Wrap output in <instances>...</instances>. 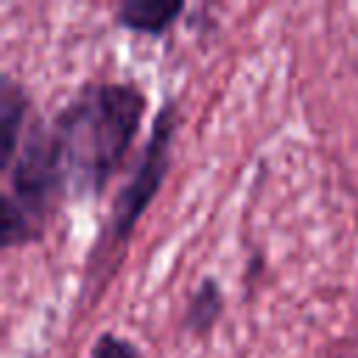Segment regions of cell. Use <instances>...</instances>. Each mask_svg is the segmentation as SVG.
I'll return each mask as SVG.
<instances>
[{"label":"cell","mask_w":358,"mask_h":358,"mask_svg":"<svg viewBox=\"0 0 358 358\" xmlns=\"http://www.w3.org/2000/svg\"><path fill=\"white\" fill-rule=\"evenodd\" d=\"M148 98L134 81L84 84L48 123L67 190L73 199H95L126 159Z\"/></svg>","instance_id":"obj_1"},{"label":"cell","mask_w":358,"mask_h":358,"mask_svg":"<svg viewBox=\"0 0 358 358\" xmlns=\"http://www.w3.org/2000/svg\"><path fill=\"white\" fill-rule=\"evenodd\" d=\"M6 185L0 193V243L25 246L42 238L48 221L70 196L50 126L34 117L17 151L0 162Z\"/></svg>","instance_id":"obj_2"},{"label":"cell","mask_w":358,"mask_h":358,"mask_svg":"<svg viewBox=\"0 0 358 358\" xmlns=\"http://www.w3.org/2000/svg\"><path fill=\"white\" fill-rule=\"evenodd\" d=\"M176 137V109L173 101H165L151 123L148 140L137 157V165L129 176V182L117 190L109 221L98 238V246L90 257L92 271H109V266L117 260V255L126 249L129 235L134 232L143 213L151 207L154 196L159 193L168 168H171V145Z\"/></svg>","instance_id":"obj_3"},{"label":"cell","mask_w":358,"mask_h":358,"mask_svg":"<svg viewBox=\"0 0 358 358\" xmlns=\"http://www.w3.org/2000/svg\"><path fill=\"white\" fill-rule=\"evenodd\" d=\"M182 0H126L115 6L112 22L115 28L140 34V36H162L182 17Z\"/></svg>","instance_id":"obj_4"},{"label":"cell","mask_w":358,"mask_h":358,"mask_svg":"<svg viewBox=\"0 0 358 358\" xmlns=\"http://www.w3.org/2000/svg\"><path fill=\"white\" fill-rule=\"evenodd\" d=\"M31 112L34 109L25 87L11 76H0V162L17 151L28 123L34 120Z\"/></svg>","instance_id":"obj_5"},{"label":"cell","mask_w":358,"mask_h":358,"mask_svg":"<svg viewBox=\"0 0 358 358\" xmlns=\"http://www.w3.org/2000/svg\"><path fill=\"white\" fill-rule=\"evenodd\" d=\"M221 313H224V291L215 282V277H204L187 299L182 330L190 336H204L221 319Z\"/></svg>","instance_id":"obj_6"},{"label":"cell","mask_w":358,"mask_h":358,"mask_svg":"<svg viewBox=\"0 0 358 358\" xmlns=\"http://www.w3.org/2000/svg\"><path fill=\"white\" fill-rule=\"evenodd\" d=\"M87 358H140V350L134 347V341H129L112 330H103L92 341Z\"/></svg>","instance_id":"obj_7"}]
</instances>
